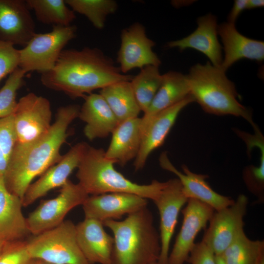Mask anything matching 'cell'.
Masks as SVG:
<instances>
[{"label": "cell", "instance_id": "obj_18", "mask_svg": "<svg viewBox=\"0 0 264 264\" xmlns=\"http://www.w3.org/2000/svg\"><path fill=\"white\" fill-rule=\"evenodd\" d=\"M162 168L175 174L182 185L183 191L188 199L193 198L203 202L214 209L215 211L225 208L235 201L228 197L218 194L205 181L208 176L191 172L185 165L182 169L183 173L179 171L171 163L166 152H163L159 158Z\"/></svg>", "mask_w": 264, "mask_h": 264}, {"label": "cell", "instance_id": "obj_40", "mask_svg": "<svg viewBox=\"0 0 264 264\" xmlns=\"http://www.w3.org/2000/svg\"><path fill=\"white\" fill-rule=\"evenodd\" d=\"M7 242H6L4 240L0 238V254L5 244Z\"/></svg>", "mask_w": 264, "mask_h": 264}, {"label": "cell", "instance_id": "obj_38", "mask_svg": "<svg viewBox=\"0 0 264 264\" xmlns=\"http://www.w3.org/2000/svg\"><path fill=\"white\" fill-rule=\"evenodd\" d=\"M264 5L263 0H247L246 9L262 7Z\"/></svg>", "mask_w": 264, "mask_h": 264}, {"label": "cell", "instance_id": "obj_29", "mask_svg": "<svg viewBox=\"0 0 264 264\" xmlns=\"http://www.w3.org/2000/svg\"><path fill=\"white\" fill-rule=\"evenodd\" d=\"M29 8L34 11L37 19L44 24L68 26L75 19V12L64 0H26Z\"/></svg>", "mask_w": 264, "mask_h": 264}, {"label": "cell", "instance_id": "obj_5", "mask_svg": "<svg viewBox=\"0 0 264 264\" xmlns=\"http://www.w3.org/2000/svg\"><path fill=\"white\" fill-rule=\"evenodd\" d=\"M115 163L105 157L103 149L89 145L77 168L78 183L88 195L127 193L153 201L166 185L156 180L144 185L133 182L115 169Z\"/></svg>", "mask_w": 264, "mask_h": 264}, {"label": "cell", "instance_id": "obj_15", "mask_svg": "<svg viewBox=\"0 0 264 264\" xmlns=\"http://www.w3.org/2000/svg\"><path fill=\"white\" fill-rule=\"evenodd\" d=\"M147 199L127 193H111L88 196L82 204L85 219L101 221L118 220L146 206Z\"/></svg>", "mask_w": 264, "mask_h": 264}, {"label": "cell", "instance_id": "obj_2", "mask_svg": "<svg viewBox=\"0 0 264 264\" xmlns=\"http://www.w3.org/2000/svg\"><path fill=\"white\" fill-rule=\"evenodd\" d=\"M80 109L76 104L59 108L47 133L28 144L16 143L3 176L10 193L22 199L32 180L60 161V149L68 135V127L78 117Z\"/></svg>", "mask_w": 264, "mask_h": 264}, {"label": "cell", "instance_id": "obj_42", "mask_svg": "<svg viewBox=\"0 0 264 264\" xmlns=\"http://www.w3.org/2000/svg\"><path fill=\"white\" fill-rule=\"evenodd\" d=\"M259 264H264V258H263L260 262L259 263Z\"/></svg>", "mask_w": 264, "mask_h": 264}, {"label": "cell", "instance_id": "obj_13", "mask_svg": "<svg viewBox=\"0 0 264 264\" xmlns=\"http://www.w3.org/2000/svg\"><path fill=\"white\" fill-rule=\"evenodd\" d=\"M182 185L177 178L166 181L158 196L153 201L160 216L161 251L157 264H167L170 242L177 223L179 212L187 202Z\"/></svg>", "mask_w": 264, "mask_h": 264}, {"label": "cell", "instance_id": "obj_8", "mask_svg": "<svg viewBox=\"0 0 264 264\" xmlns=\"http://www.w3.org/2000/svg\"><path fill=\"white\" fill-rule=\"evenodd\" d=\"M88 196L78 183L68 179L56 197L42 200L26 218L30 234L36 235L58 226L71 209L82 205Z\"/></svg>", "mask_w": 264, "mask_h": 264}, {"label": "cell", "instance_id": "obj_1", "mask_svg": "<svg viewBox=\"0 0 264 264\" xmlns=\"http://www.w3.org/2000/svg\"><path fill=\"white\" fill-rule=\"evenodd\" d=\"M132 77L123 74L100 49L86 47L64 49L53 68L41 74V82L48 89L77 98L117 82L131 81Z\"/></svg>", "mask_w": 264, "mask_h": 264}, {"label": "cell", "instance_id": "obj_32", "mask_svg": "<svg viewBox=\"0 0 264 264\" xmlns=\"http://www.w3.org/2000/svg\"><path fill=\"white\" fill-rule=\"evenodd\" d=\"M17 142L13 114L0 119V176H4Z\"/></svg>", "mask_w": 264, "mask_h": 264}, {"label": "cell", "instance_id": "obj_20", "mask_svg": "<svg viewBox=\"0 0 264 264\" xmlns=\"http://www.w3.org/2000/svg\"><path fill=\"white\" fill-rule=\"evenodd\" d=\"M197 29L188 36L170 41L167 46L176 47L180 51L187 48L197 50L205 55L214 66L220 67L222 56L221 46L218 39L217 18L211 14L198 18Z\"/></svg>", "mask_w": 264, "mask_h": 264}, {"label": "cell", "instance_id": "obj_27", "mask_svg": "<svg viewBox=\"0 0 264 264\" xmlns=\"http://www.w3.org/2000/svg\"><path fill=\"white\" fill-rule=\"evenodd\" d=\"M220 256L225 264H259L264 258V242L250 240L243 231Z\"/></svg>", "mask_w": 264, "mask_h": 264}, {"label": "cell", "instance_id": "obj_11", "mask_svg": "<svg viewBox=\"0 0 264 264\" xmlns=\"http://www.w3.org/2000/svg\"><path fill=\"white\" fill-rule=\"evenodd\" d=\"M120 37L117 62L123 74L136 68L161 65L160 59L153 50L155 43L147 36L142 24L136 22L123 29Z\"/></svg>", "mask_w": 264, "mask_h": 264}, {"label": "cell", "instance_id": "obj_31", "mask_svg": "<svg viewBox=\"0 0 264 264\" xmlns=\"http://www.w3.org/2000/svg\"><path fill=\"white\" fill-rule=\"evenodd\" d=\"M25 74L20 67H17L9 75L0 89V119L14 114L18 103L17 93L24 84Z\"/></svg>", "mask_w": 264, "mask_h": 264}, {"label": "cell", "instance_id": "obj_33", "mask_svg": "<svg viewBox=\"0 0 264 264\" xmlns=\"http://www.w3.org/2000/svg\"><path fill=\"white\" fill-rule=\"evenodd\" d=\"M31 260L24 240L7 242L0 254V264H28Z\"/></svg>", "mask_w": 264, "mask_h": 264}, {"label": "cell", "instance_id": "obj_37", "mask_svg": "<svg viewBox=\"0 0 264 264\" xmlns=\"http://www.w3.org/2000/svg\"><path fill=\"white\" fill-rule=\"evenodd\" d=\"M247 0H236L232 8L228 15L227 22L235 24L239 15L246 9Z\"/></svg>", "mask_w": 264, "mask_h": 264}, {"label": "cell", "instance_id": "obj_4", "mask_svg": "<svg viewBox=\"0 0 264 264\" xmlns=\"http://www.w3.org/2000/svg\"><path fill=\"white\" fill-rule=\"evenodd\" d=\"M187 75L190 94L204 111L217 115L241 117L254 130L258 129L253 121L251 111L238 101L234 83L220 67L209 62L204 65L197 64L192 66Z\"/></svg>", "mask_w": 264, "mask_h": 264}, {"label": "cell", "instance_id": "obj_41", "mask_svg": "<svg viewBox=\"0 0 264 264\" xmlns=\"http://www.w3.org/2000/svg\"><path fill=\"white\" fill-rule=\"evenodd\" d=\"M217 264H225L220 256H216Z\"/></svg>", "mask_w": 264, "mask_h": 264}, {"label": "cell", "instance_id": "obj_10", "mask_svg": "<svg viewBox=\"0 0 264 264\" xmlns=\"http://www.w3.org/2000/svg\"><path fill=\"white\" fill-rule=\"evenodd\" d=\"M247 204V198L241 195L232 204L214 212L202 241L216 256L220 255L244 231Z\"/></svg>", "mask_w": 264, "mask_h": 264}, {"label": "cell", "instance_id": "obj_30", "mask_svg": "<svg viewBox=\"0 0 264 264\" xmlns=\"http://www.w3.org/2000/svg\"><path fill=\"white\" fill-rule=\"evenodd\" d=\"M74 12L85 16L97 29H102L106 18L117 10L118 5L113 0H65Z\"/></svg>", "mask_w": 264, "mask_h": 264}, {"label": "cell", "instance_id": "obj_25", "mask_svg": "<svg viewBox=\"0 0 264 264\" xmlns=\"http://www.w3.org/2000/svg\"><path fill=\"white\" fill-rule=\"evenodd\" d=\"M141 118H131L120 123L112 132L105 157L121 166L135 159L141 142Z\"/></svg>", "mask_w": 264, "mask_h": 264}, {"label": "cell", "instance_id": "obj_43", "mask_svg": "<svg viewBox=\"0 0 264 264\" xmlns=\"http://www.w3.org/2000/svg\"><path fill=\"white\" fill-rule=\"evenodd\" d=\"M154 264H157V263Z\"/></svg>", "mask_w": 264, "mask_h": 264}, {"label": "cell", "instance_id": "obj_34", "mask_svg": "<svg viewBox=\"0 0 264 264\" xmlns=\"http://www.w3.org/2000/svg\"><path fill=\"white\" fill-rule=\"evenodd\" d=\"M19 49L11 43L0 41V83L20 64Z\"/></svg>", "mask_w": 264, "mask_h": 264}, {"label": "cell", "instance_id": "obj_36", "mask_svg": "<svg viewBox=\"0 0 264 264\" xmlns=\"http://www.w3.org/2000/svg\"><path fill=\"white\" fill-rule=\"evenodd\" d=\"M187 262L189 264H217L216 255L202 241L195 244Z\"/></svg>", "mask_w": 264, "mask_h": 264}, {"label": "cell", "instance_id": "obj_26", "mask_svg": "<svg viewBox=\"0 0 264 264\" xmlns=\"http://www.w3.org/2000/svg\"><path fill=\"white\" fill-rule=\"evenodd\" d=\"M99 94L105 100L119 123L137 117L141 111L130 81L109 85L101 89Z\"/></svg>", "mask_w": 264, "mask_h": 264}, {"label": "cell", "instance_id": "obj_19", "mask_svg": "<svg viewBox=\"0 0 264 264\" xmlns=\"http://www.w3.org/2000/svg\"><path fill=\"white\" fill-rule=\"evenodd\" d=\"M99 220L85 219L76 225L79 247L89 264H110L114 239Z\"/></svg>", "mask_w": 264, "mask_h": 264}, {"label": "cell", "instance_id": "obj_17", "mask_svg": "<svg viewBox=\"0 0 264 264\" xmlns=\"http://www.w3.org/2000/svg\"><path fill=\"white\" fill-rule=\"evenodd\" d=\"M193 102L194 98L191 95L152 118L141 134L140 149L133 163L135 171L144 167L151 153L164 143L180 112Z\"/></svg>", "mask_w": 264, "mask_h": 264}, {"label": "cell", "instance_id": "obj_9", "mask_svg": "<svg viewBox=\"0 0 264 264\" xmlns=\"http://www.w3.org/2000/svg\"><path fill=\"white\" fill-rule=\"evenodd\" d=\"M52 111L49 101L30 92L18 101L13 114L16 143L26 144L44 135L49 131Z\"/></svg>", "mask_w": 264, "mask_h": 264}, {"label": "cell", "instance_id": "obj_6", "mask_svg": "<svg viewBox=\"0 0 264 264\" xmlns=\"http://www.w3.org/2000/svg\"><path fill=\"white\" fill-rule=\"evenodd\" d=\"M26 241L32 259L54 264H89L78 245L76 225L70 220Z\"/></svg>", "mask_w": 264, "mask_h": 264}, {"label": "cell", "instance_id": "obj_14", "mask_svg": "<svg viewBox=\"0 0 264 264\" xmlns=\"http://www.w3.org/2000/svg\"><path fill=\"white\" fill-rule=\"evenodd\" d=\"M88 145L84 142L73 146L59 162L48 168L40 177L28 187L22 198L23 207H27L48 192L62 187L72 172L77 168Z\"/></svg>", "mask_w": 264, "mask_h": 264}, {"label": "cell", "instance_id": "obj_3", "mask_svg": "<svg viewBox=\"0 0 264 264\" xmlns=\"http://www.w3.org/2000/svg\"><path fill=\"white\" fill-rule=\"evenodd\" d=\"M103 224L113 235L110 264L157 263L161 251L160 236L147 206L128 215L124 220H107Z\"/></svg>", "mask_w": 264, "mask_h": 264}, {"label": "cell", "instance_id": "obj_23", "mask_svg": "<svg viewBox=\"0 0 264 264\" xmlns=\"http://www.w3.org/2000/svg\"><path fill=\"white\" fill-rule=\"evenodd\" d=\"M190 95L187 75L174 71L162 74L161 85L150 107L141 118V134L154 116Z\"/></svg>", "mask_w": 264, "mask_h": 264}, {"label": "cell", "instance_id": "obj_28", "mask_svg": "<svg viewBox=\"0 0 264 264\" xmlns=\"http://www.w3.org/2000/svg\"><path fill=\"white\" fill-rule=\"evenodd\" d=\"M162 79L159 66L149 65L140 69V72L130 81L137 103L144 113L154 98Z\"/></svg>", "mask_w": 264, "mask_h": 264}, {"label": "cell", "instance_id": "obj_22", "mask_svg": "<svg viewBox=\"0 0 264 264\" xmlns=\"http://www.w3.org/2000/svg\"><path fill=\"white\" fill-rule=\"evenodd\" d=\"M78 117L86 123L85 136L91 141L111 134L119 124L104 98L99 93H91L84 96Z\"/></svg>", "mask_w": 264, "mask_h": 264}, {"label": "cell", "instance_id": "obj_21", "mask_svg": "<svg viewBox=\"0 0 264 264\" xmlns=\"http://www.w3.org/2000/svg\"><path fill=\"white\" fill-rule=\"evenodd\" d=\"M224 52L220 68L224 72L242 59L262 62L264 59V42L249 38L238 31L235 24L225 22L218 26Z\"/></svg>", "mask_w": 264, "mask_h": 264}, {"label": "cell", "instance_id": "obj_16", "mask_svg": "<svg viewBox=\"0 0 264 264\" xmlns=\"http://www.w3.org/2000/svg\"><path fill=\"white\" fill-rule=\"evenodd\" d=\"M35 33L25 0H0V41L23 47Z\"/></svg>", "mask_w": 264, "mask_h": 264}, {"label": "cell", "instance_id": "obj_24", "mask_svg": "<svg viewBox=\"0 0 264 264\" xmlns=\"http://www.w3.org/2000/svg\"><path fill=\"white\" fill-rule=\"evenodd\" d=\"M22 207V199L8 190L0 176V238L6 242L24 240L30 234Z\"/></svg>", "mask_w": 264, "mask_h": 264}, {"label": "cell", "instance_id": "obj_35", "mask_svg": "<svg viewBox=\"0 0 264 264\" xmlns=\"http://www.w3.org/2000/svg\"><path fill=\"white\" fill-rule=\"evenodd\" d=\"M261 156L259 166H250L246 168L244 180L247 185L255 193H261L264 184V147L259 148Z\"/></svg>", "mask_w": 264, "mask_h": 264}, {"label": "cell", "instance_id": "obj_7", "mask_svg": "<svg viewBox=\"0 0 264 264\" xmlns=\"http://www.w3.org/2000/svg\"><path fill=\"white\" fill-rule=\"evenodd\" d=\"M75 25L54 26L47 33H36L20 52L19 67L25 73L52 69L65 46L76 36Z\"/></svg>", "mask_w": 264, "mask_h": 264}, {"label": "cell", "instance_id": "obj_39", "mask_svg": "<svg viewBox=\"0 0 264 264\" xmlns=\"http://www.w3.org/2000/svg\"><path fill=\"white\" fill-rule=\"evenodd\" d=\"M28 264H54L46 261L36 259H32Z\"/></svg>", "mask_w": 264, "mask_h": 264}, {"label": "cell", "instance_id": "obj_12", "mask_svg": "<svg viewBox=\"0 0 264 264\" xmlns=\"http://www.w3.org/2000/svg\"><path fill=\"white\" fill-rule=\"evenodd\" d=\"M187 202L182 211V226L169 253L167 264H184L187 262L198 234L206 227L215 212L211 206L197 199L189 198Z\"/></svg>", "mask_w": 264, "mask_h": 264}]
</instances>
